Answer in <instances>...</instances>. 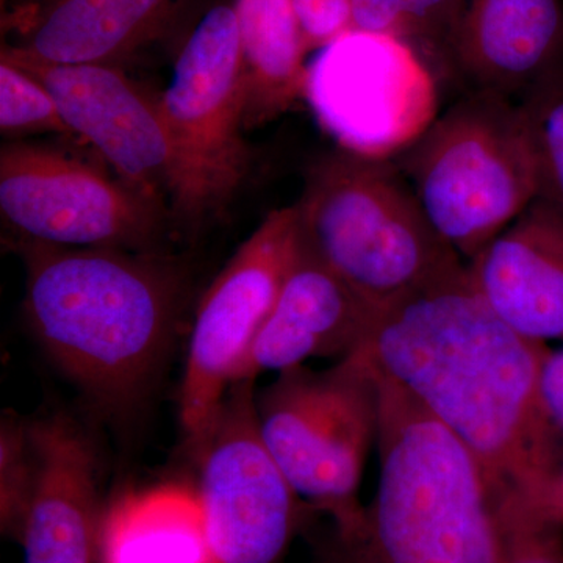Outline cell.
I'll return each instance as SVG.
<instances>
[{
	"instance_id": "obj_1",
	"label": "cell",
	"mask_w": 563,
	"mask_h": 563,
	"mask_svg": "<svg viewBox=\"0 0 563 563\" xmlns=\"http://www.w3.org/2000/svg\"><path fill=\"white\" fill-rule=\"evenodd\" d=\"M366 351L468 450L493 506L523 503L550 514L563 466V440L542 395L550 347L493 312L466 263L380 307Z\"/></svg>"
},
{
	"instance_id": "obj_2",
	"label": "cell",
	"mask_w": 563,
	"mask_h": 563,
	"mask_svg": "<svg viewBox=\"0 0 563 563\" xmlns=\"http://www.w3.org/2000/svg\"><path fill=\"white\" fill-rule=\"evenodd\" d=\"M5 242L24 263L25 320L55 365L101 409L132 407L179 333L188 291L179 258Z\"/></svg>"
},
{
	"instance_id": "obj_3",
	"label": "cell",
	"mask_w": 563,
	"mask_h": 563,
	"mask_svg": "<svg viewBox=\"0 0 563 563\" xmlns=\"http://www.w3.org/2000/svg\"><path fill=\"white\" fill-rule=\"evenodd\" d=\"M379 479L363 520L317 563H499L495 507L465 446L380 373Z\"/></svg>"
},
{
	"instance_id": "obj_4",
	"label": "cell",
	"mask_w": 563,
	"mask_h": 563,
	"mask_svg": "<svg viewBox=\"0 0 563 563\" xmlns=\"http://www.w3.org/2000/svg\"><path fill=\"white\" fill-rule=\"evenodd\" d=\"M295 206L303 250L377 309L465 265L395 161L336 147L309 166Z\"/></svg>"
},
{
	"instance_id": "obj_5",
	"label": "cell",
	"mask_w": 563,
	"mask_h": 563,
	"mask_svg": "<svg viewBox=\"0 0 563 563\" xmlns=\"http://www.w3.org/2000/svg\"><path fill=\"white\" fill-rule=\"evenodd\" d=\"M395 163L465 263L539 198L520 106L490 92H465Z\"/></svg>"
},
{
	"instance_id": "obj_6",
	"label": "cell",
	"mask_w": 563,
	"mask_h": 563,
	"mask_svg": "<svg viewBox=\"0 0 563 563\" xmlns=\"http://www.w3.org/2000/svg\"><path fill=\"white\" fill-rule=\"evenodd\" d=\"M263 442L295 492L332 518L336 533L361 525L363 470L379 435V369L366 347L325 369L277 374L255 396Z\"/></svg>"
},
{
	"instance_id": "obj_7",
	"label": "cell",
	"mask_w": 563,
	"mask_h": 563,
	"mask_svg": "<svg viewBox=\"0 0 563 563\" xmlns=\"http://www.w3.org/2000/svg\"><path fill=\"white\" fill-rule=\"evenodd\" d=\"M158 98L174 155L169 218L195 235L228 211L250 176L247 88L233 5L203 14Z\"/></svg>"
},
{
	"instance_id": "obj_8",
	"label": "cell",
	"mask_w": 563,
	"mask_h": 563,
	"mask_svg": "<svg viewBox=\"0 0 563 563\" xmlns=\"http://www.w3.org/2000/svg\"><path fill=\"white\" fill-rule=\"evenodd\" d=\"M0 214L7 239L68 247L162 251L173 225L165 206L99 163L31 140L2 144Z\"/></svg>"
},
{
	"instance_id": "obj_9",
	"label": "cell",
	"mask_w": 563,
	"mask_h": 563,
	"mask_svg": "<svg viewBox=\"0 0 563 563\" xmlns=\"http://www.w3.org/2000/svg\"><path fill=\"white\" fill-rule=\"evenodd\" d=\"M301 254L295 203L269 211L199 302L180 388V420L198 455L255 335Z\"/></svg>"
},
{
	"instance_id": "obj_10",
	"label": "cell",
	"mask_w": 563,
	"mask_h": 563,
	"mask_svg": "<svg viewBox=\"0 0 563 563\" xmlns=\"http://www.w3.org/2000/svg\"><path fill=\"white\" fill-rule=\"evenodd\" d=\"M440 90L409 44L351 29L310 63L303 99L336 147L395 161L439 117Z\"/></svg>"
},
{
	"instance_id": "obj_11",
	"label": "cell",
	"mask_w": 563,
	"mask_h": 563,
	"mask_svg": "<svg viewBox=\"0 0 563 563\" xmlns=\"http://www.w3.org/2000/svg\"><path fill=\"white\" fill-rule=\"evenodd\" d=\"M254 383L232 385L198 453V495L217 563H279L310 507L263 442Z\"/></svg>"
},
{
	"instance_id": "obj_12",
	"label": "cell",
	"mask_w": 563,
	"mask_h": 563,
	"mask_svg": "<svg viewBox=\"0 0 563 563\" xmlns=\"http://www.w3.org/2000/svg\"><path fill=\"white\" fill-rule=\"evenodd\" d=\"M0 58L27 70L51 91L73 135L91 146L113 174L168 209L174 155L158 96L117 66Z\"/></svg>"
},
{
	"instance_id": "obj_13",
	"label": "cell",
	"mask_w": 563,
	"mask_h": 563,
	"mask_svg": "<svg viewBox=\"0 0 563 563\" xmlns=\"http://www.w3.org/2000/svg\"><path fill=\"white\" fill-rule=\"evenodd\" d=\"M195 0H44L2 18V55L44 65L125 63L163 38Z\"/></svg>"
},
{
	"instance_id": "obj_14",
	"label": "cell",
	"mask_w": 563,
	"mask_h": 563,
	"mask_svg": "<svg viewBox=\"0 0 563 563\" xmlns=\"http://www.w3.org/2000/svg\"><path fill=\"white\" fill-rule=\"evenodd\" d=\"M377 307L303 250L243 358L235 383L287 372L312 358L350 357L366 347Z\"/></svg>"
},
{
	"instance_id": "obj_15",
	"label": "cell",
	"mask_w": 563,
	"mask_h": 563,
	"mask_svg": "<svg viewBox=\"0 0 563 563\" xmlns=\"http://www.w3.org/2000/svg\"><path fill=\"white\" fill-rule=\"evenodd\" d=\"M29 431L36 476L20 537L24 563H96L102 514L95 444L62 413Z\"/></svg>"
},
{
	"instance_id": "obj_16",
	"label": "cell",
	"mask_w": 563,
	"mask_h": 563,
	"mask_svg": "<svg viewBox=\"0 0 563 563\" xmlns=\"http://www.w3.org/2000/svg\"><path fill=\"white\" fill-rule=\"evenodd\" d=\"M451 63L466 92L520 101L563 68V0H463Z\"/></svg>"
},
{
	"instance_id": "obj_17",
	"label": "cell",
	"mask_w": 563,
	"mask_h": 563,
	"mask_svg": "<svg viewBox=\"0 0 563 563\" xmlns=\"http://www.w3.org/2000/svg\"><path fill=\"white\" fill-rule=\"evenodd\" d=\"M466 273L474 290L515 332L532 342L563 343V213L537 198Z\"/></svg>"
},
{
	"instance_id": "obj_18",
	"label": "cell",
	"mask_w": 563,
	"mask_h": 563,
	"mask_svg": "<svg viewBox=\"0 0 563 563\" xmlns=\"http://www.w3.org/2000/svg\"><path fill=\"white\" fill-rule=\"evenodd\" d=\"M101 563H217L201 499L165 485L131 492L102 514Z\"/></svg>"
},
{
	"instance_id": "obj_19",
	"label": "cell",
	"mask_w": 563,
	"mask_h": 563,
	"mask_svg": "<svg viewBox=\"0 0 563 563\" xmlns=\"http://www.w3.org/2000/svg\"><path fill=\"white\" fill-rule=\"evenodd\" d=\"M246 77V131L277 120L303 99L309 54L291 0H235Z\"/></svg>"
},
{
	"instance_id": "obj_20",
	"label": "cell",
	"mask_w": 563,
	"mask_h": 563,
	"mask_svg": "<svg viewBox=\"0 0 563 563\" xmlns=\"http://www.w3.org/2000/svg\"><path fill=\"white\" fill-rule=\"evenodd\" d=\"M463 0H352V31L380 33L409 44L440 88L455 81L451 40Z\"/></svg>"
},
{
	"instance_id": "obj_21",
	"label": "cell",
	"mask_w": 563,
	"mask_h": 563,
	"mask_svg": "<svg viewBox=\"0 0 563 563\" xmlns=\"http://www.w3.org/2000/svg\"><path fill=\"white\" fill-rule=\"evenodd\" d=\"M536 158L539 199L563 213V68L518 101Z\"/></svg>"
},
{
	"instance_id": "obj_22",
	"label": "cell",
	"mask_w": 563,
	"mask_h": 563,
	"mask_svg": "<svg viewBox=\"0 0 563 563\" xmlns=\"http://www.w3.org/2000/svg\"><path fill=\"white\" fill-rule=\"evenodd\" d=\"M0 132L7 141L40 133L76 139L51 91L5 58H0Z\"/></svg>"
},
{
	"instance_id": "obj_23",
	"label": "cell",
	"mask_w": 563,
	"mask_h": 563,
	"mask_svg": "<svg viewBox=\"0 0 563 563\" xmlns=\"http://www.w3.org/2000/svg\"><path fill=\"white\" fill-rule=\"evenodd\" d=\"M499 563H563V521L523 504L495 509Z\"/></svg>"
},
{
	"instance_id": "obj_24",
	"label": "cell",
	"mask_w": 563,
	"mask_h": 563,
	"mask_svg": "<svg viewBox=\"0 0 563 563\" xmlns=\"http://www.w3.org/2000/svg\"><path fill=\"white\" fill-rule=\"evenodd\" d=\"M36 462L31 431L13 415H3L0 428V512L3 531L21 537L33 485Z\"/></svg>"
},
{
	"instance_id": "obj_25",
	"label": "cell",
	"mask_w": 563,
	"mask_h": 563,
	"mask_svg": "<svg viewBox=\"0 0 563 563\" xmlns=\"http://www.w3.org/2000/svg\"><path fill=\"white\" fill-rule=\"evenodd\" d=\"M307 49L320 51L351 31L352 0H291Z\"/></svg>"
},
{
	"instance_id": "obj_26",
	"label": "cell",
	"mask_w": 563,
	"mask_h": 563,
	"mask_svg": "<svg viewBox=\"0 0 563 563\" xmlns=\"http://www.w3.org/2000/svg\"><path fill=\"white\" fill-rule=\"evenodd\" d=\"M542 395L548 413L563 440V346L544 355Z\"/></svg>"
},
{
	"instance_id": "obj_27",
	"label": "cell",
	"mask_w": 563,
	"mask_h": 563,
	"mask_svg": "<svg viewBox=\"0 0 563 563\" xmlns=\"http://www.w3.org/2000/svg\"><path fill=\"white\" fill-rule=\"evenodd\" d=\"M548 510L558 520L563 521V466L561 473H559L558 479L551 490L550 501H548Z\"/></svg>"
},
{
	"instance_id": "obj_28",
	"label": "cell",
	"mask_w": 563,
	"mask_h": 563,
	"mask_svg": "<svg viewBox=\"0 0 563 563\" xmlns=\"http://www.w3.org/2000/svg\"><path fill=\"white\" fill-rule=\"evenodd\" d=\"M44 0H2V18L13 16L22 11L31 10Z\"/></svg>"
}]
</instances>
